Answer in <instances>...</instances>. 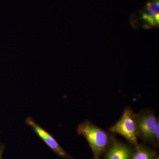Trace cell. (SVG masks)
I'll list each match as a JSON object with an SVG mask.
<instances>
[{
	"instance_id": "cell-1",
	"label": "cell",
	"mask_w": 159,
	"mask_h": 159,
	"mask_svg": "<svg viewBox=\"0 0 159 159\" xmlns=\"http://www.w3.org/2000/svg\"><path fill=\"white\" fill-rule=\"evenodd\" d=\"M77 131L80 135L84 136L88 142L93 151V159H100L115 138L90 121H86L80 124Z\"/></svg>"
},
{
	"instance_id": "cell-2",
	"label": "cell",
	"mask_w": 159,
	"mask_h": 159,
	"mask_svg": "<svg viewBox=\"0 0 159 159\" xmlns=\"http://www.w3.org/2000/svg\"><path fill=\"white\" fill-rule=\"evenodd\" d=\"M108 130L112 133L121 135L135 147L139 145L135 114L130 107L125 109L120 119L110 127Z\"/></svg>"
},
{
	"instance_id": "cell-3",
	"label": "cell",
	"mask_w": 159,
	"mask_h": 159,
	"mask_svg": "<svg viewBox=\"0 0 159 159\" xmlns=\"http://www.w3.org/2000/svg\"><path fill=\"white\" fill-rule=\"evenodd\" d=\"M138 135L143 141L152 143L154 133L158 118H156L152 111L145 110L135 114Z\"/></svg>"
},
{
	"instance_id": "cell-4",
	"label": "cell",
	"mask_w": 159,
	"mask_h": 159,
	"mask_svg": "<svg viewBox=\"0 0 159 159\" xmlns=\"http://www.w3.org/2000/svg\"><path fill=\"white\" fill-rule=\"evenodd\" d=\"M26 123L33 129L34 131L47 145L60 156L68 159H75L70 156L60 145L54 137L34 122L31 117H29L26 119Z\"/></svg>"
},
{
	"instance_id": "cell-5",
	"label": "cell",
	"mask_w": 159,
	"mask_h": 159,
	"mask_svg": "<svg viewBox=\"0 0 159 159\" xmlns=\"http://www.w3.org/2000/svg\"><path fill=\"white\" fill-rule=\"evenodd\" d=\"M134 149L114 138L103 159H131Z\"/></svg>"
},
{
	"instance_id": "cell-6",
	"label": "cell",
	"mask_w": 159,
	"mask_h": 159,
	"mask_svg": "<svg viewBox=\"0 0 159 159\" xmlns=\"http://www.w3.org/2000/svg\"><path fill=\"white\" fill-rule=\"evenodd\" d=\"M143 27L146 29L157 27L159 24V0H150L146 4L141 15Z\"/></svg>"
},
{
	"instance_id": "cell-7",
	"label": "cell",
	"mask_w": 159,
	"mask_h": 159,
	"mask_svg": "<svg viewBox=\"0 0 159 159\" xmlns=\"http://www.w3.org/2000/svg\"><path fill=\"white\" fill-rule=\"evenodd\" d=\"M156 155L154 150L145 145H138L135 146L131 159H153Z\"/></svg>"
},
{
	"instance_id": "cell-8",
	"label": "cell",
	"mask_w": 159,
	"mask_h": 159,
	"mask_svg": "<svg viewBox=\"0 0 159 159\" xmlns=\"http://www.w3.org/2000/svg\"><path fill=\"white\" fill-rule=\"evenodd\" d=\"M159 142V122L157 123L154 133L152 144L156 146H158Z\"/></svg>"
},
{
	"instance_id": "cell-9",
	"label": "cell",
	"mask_w": 159,
	"mask_h": 159,
	"mask_svg": "<svg viewBox=\"0 0 159 159\" xmlns=\"http://www.w3.org/2000/svg\"><path fill=\"white\" fill-rule=\"evenodd\" d=\"M3 149L2 148H0V159H2V153Z\"/></svg>"
},
{
	"instance_id": "cell-10",
	"label": "cell",
	"mask_w": 159,
	"mask_h": 159,
	"mask_svg": "<svg viewBox=\"0 0 159 159\" xmlns=\"http://www.w3.org/2000/svg\"><path fill=\"white\" fill-rule=\"evenodd\" d=\"M153 159H159V156L156 155L154 157Z\"/></svg>"
}]
</instances>
